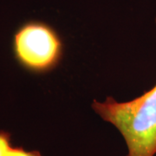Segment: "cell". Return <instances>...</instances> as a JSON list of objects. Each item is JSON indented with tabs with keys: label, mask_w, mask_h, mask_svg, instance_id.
Returning a JSON list of instances; mask_svg holds the SVG:
<instances>
[{
	"label": "cell",
	"mask_w": 156,
	"mask_h": 156,
	"mask_svg": "<svg viewBox=\"0 0 156 156\" xmlns=\"http://www.w3.org/2000/svg\"><path fill=\"white\" fill-rule=\"evenodd\" d=\"M92 108L122 134L127 156L156 155V84L134 100L118 102L108 97L102 102L95 100Z\"/></svg>",
	"instance_id": "1"
},
{
	"label": "cell",
	"mask_w": 156,
	"mask_h": 156,
	"mask_svg": "<svg viewBox=\"0 0 156 156\" xmlns=\"http://www.w3.org/2000/svg\"><path fill=\"white\" fill-rule=\"evenodd\" d=\"M12 50L15 59L31 73L50 71L62 56V44L50 25L39 21L23 23L13 36Z\"/></svg>",
	"instance_id": "2"
},
{
	"label": "cell",
	"mask_w": 156,
	"mask_h": 156,
	"mask_svg": "<svg viewBox=\"0 0 156 156\" xmlns=\"http://www.w3.org/2000/svg\"><path fill=\"white\" fill-rule=\"evenodd\" d=\"M11 147V134L5 130H0V156H7Z\"/></svg>",
	"instance_id": "3"
},
{
	"label": "cell",
	"mask_w": 156,
	"mask_h": 156,
	"mask_svg": "<svg viewBox=\"0 0 156 156\" xmlns=\"http://www.w3.org/2000/svg\"><path fill=\"white\" fill-rule=\"evenodd\" d=\"M7 156H42L37 150H25L23 147H11Z\"/></svg>",
	"instance_id": "4"
}]
</instances>
